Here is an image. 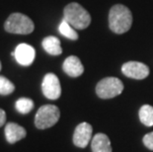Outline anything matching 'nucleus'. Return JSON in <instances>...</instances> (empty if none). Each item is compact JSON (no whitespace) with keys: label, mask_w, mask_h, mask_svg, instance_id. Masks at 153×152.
Wrapping results in <instances>:
<instances>
[{"label":"nucleus","mask_w":153,"mask_h":152,"mask_svg":"<svg viewBox=\"0 0 153 152\" xmlns=\"http://www.w3.org/2000/svg\"><path fill=\"white\" fill-rule=\"evenodd\" d=\"M132 25L131 10L125 5L118 4L111 8L109 13L110 29L116 34H125Z\"/></svg>","instance_id":"obj_1"},{"label":"nucleus","mask_w":153,"mask_h":152,"mask_svg":"<svg viewBox=\"0 0 153 152\" xmlns=\"http://www.w3.org/2000/svg\"><path fill=\"white\" fill-rule=\"evenodd\" d=\"M64 20L76 30H84L91 23L89 12L78 3H70L63 11Z\"/></svg>","instance_id":"obj_2"},{"label":"nucleus","mask_w":153,"mask_h":152,"mask_svg":"<svg viewBox=\"0 0 153 152\" xmlns=\"http://www.w3.org/2000/svg\"><path fill=\"white\" fill-rule=\"evenodd\" d=\"M4 29L11 34L29 35L34 31L35 25L28 16L21 13H13L5 21Z\"/></svg>","instance_id":"obj_3"},{"label":"nucleus","mask_w":153,"mask_h":152,"mask_svg":"<svg viewBox=\"0 0 153 152\" xmlns=\"http://www.w3.org/2000/svg\"><path fill=\"white\" fill-rule=\"evenodd\" d=\"M60 111L54 105H44L38 110L35 117V125L39 129L51 128L58 122Z\"/></svg>","instance_id":"obj_4"},{"label":"nucleus","mask_w":153,"mask_h":152,"mask_svg":"<svg viewBox=\"0 0 153 152\" xmlns=\"http://www.w3.org/2000/svg\"><path fill=\"white\" fill-rule=\"evenodd\" d=\"M123 91V84L117 77H107L96 86V94L101 99H112Z\"/></svg>","instance_id":"obj_5"},{"label":"nucleus","mask_w":153,"mask_h":152,"mask_svg":"<svg viewBox=\"0 0 153 152\" xmlns=\"http://www.w3.org/2000/svg\"><path fill=\"white\" fill-rule=\"evenodd\" d=\"M42 91L50 100H56L61 95V87L58 77L53 73L45 74L42 83Z\"/></svg>","instance_id":"obj_6"},{"label":"nucleus","mask_w":153,"mask_h":152,"mask_svg":"<svg viewBox=\"0 0 153 152\" xmlns=\"http://www.w3.org/2000/svg\"><path fill=\"white\" fill-rule=\"evenodd\" d=\"M122 72L129 78L141 80L149 75V68L144 63L138 61H128L122 66Z\"/></svg>","instance_id":"obj_7"},{"label":"nucleus","mask_w":153,"mask_h":152,"mask_svg":"<svg viewBox=\"0 0 153 152\" xmlns=\"http://www.w3.org/2000/svg\"><path fill=\"white\" fill-rule=\"evenodd\" d=\"M92 125L88 122H81L76 127L73 133V143L75 146L85 148L92 137Z\"/></svg>","instance_id":"obj_8"},{"label":"nucleus","mask_w":153,"mask_h":152,"mask_svg":"<svg viewBox=\"0 0 153 152\" xmlns=\"http://www.w3.org/2000/svg\"><path fill=\"white\" fill-rule=\"evenodd\" d=\"M12 54L15 56L17 62L23 66L31 65L36 59L35 48L28 44H20Z\"/></svg>","instance_id":"obj_9"},{"label":"nucleus","mask_w":153,"mask_h":152,"mask_svg":"<svg viewBox=\"0 0 153 152\" xmlns=\"http://www.w3.org/2000/svg\"><path fill=\"white\" fill-rule=\"evenodd\" d=\"M5 137L9 143H16L17 141L23 139L27 135L26 129L22 125L15 124V122H8L5 125Z\"/></svg>","instance_id":"obj_10"},{"label":"nucleus","mask_w":153,"mask_h":152,"mask_svg":"<svg viewBox=\"0 0 153 152\" xmlns=\"http://www.w3.org/2000/svg\"><path fill=\"white\" fill-rule=\"evenodd\" d=\"M63 71L70 77H79L84 72V66L80 59L75 56H70L64 60Z\"/></svg>","instance_id":"obj_11"},{"label":"nucleus","mask_w":153,"mask_h":152,"mask_svg":"<svg viewBox=\"0 0 153 152\" xmlns=\"http://www.w3.org/2000/svg\"><path fill=\"white\" fill-rule=\"evenodd\" d=\"M93 152H112V145L109 137L104 133H97L91 143Z\"/></svg>","instance_id":"obj_12"},{"label":"nucleus","mask_w":153,"mask_h":152,"mask_svg":"<svg viewBox=\"0 0 153 152\" xmlns=\"http://www.w3.org/2000/svg\"><path fill=\"white\" fill-rule=\"evenodd\" d=\"M44 50L51 56H59L62 53V48L60 47V41L53 36L45 38L42 43Z\"/></svg>","instance_id":"obj_13"},{"label":"nucleus","mask_w":153,"mask_h":152,"mask_svg":"<svg viewBox=\"0 0 153 152\" xmlns=\"http://www.w3.org/2000/svg\"><path fill=\"white\" fill-rule=\"evenodd\" d=\"M139 119L146 127H153V107L143 105L139 110Z\"/></svg>","instance_id":"obj_14"},{"label":"nucleus","mask_w":153,"mask_h":152,"mask_svg":"<svg viewBox=\"0 0 153 152\" xmlns=\"http://www.w3.org/2000/svg\"><path fill=\"white\" fill-rule=\"evenodd\" d=\"M58 30H59V33L61 35L64 36V37L67 39H69V40L76 41L78 39V34L75 31V29H74L71 25L68 24L64 19L60 23L59 27H58Z\"/></svg>","instance_id":"obj_15"},{"label":"nucleus","mask_w":153,"mask_h":152,"mask_svg":"<svg viewBox=\"0 0 153 152\" xmlns=\"http://www.w3.org/2000/svg\"><path fill=\"white\" fill-rule=\"evenodd\" d=\"M16 110L21 113L23 115H26V114H29L32 110L34 109V102L33 100L29 99V98H20L16 102Z\"/></svg>","instance_id":"obj_16"},{"label":"nucleus","mask_w":153,"mask_h":152,"mask_svg":"<svg viewBox=\"0 0 153 152\" xmlns=\"http://www.w3.org/2000/svg\"><path fill=\"white\" fill-rule=\"evenodd\" d=\"M15 86L10 80L4 76H0V95L6 96L14 92Z\"/></svg>","instance_id":"obj_17"},{"label":"nucleus","mask_w":153,"mask_h":152,"mask_svg":"<svg viewBox=\"0 0 153 152\" xmlns=\"http://www.w3.org/2000/svg\"><path fill=\"white\" fill-rule=\"evenodd\" d=\"M143 143H144L146 148L153 151V131L149 132V133L143 136Z\"/></svg>","instance_id":"obj_18"},{"label":"nucleus","mask_w":153,"mask_h":152,"mask_svg":"<svg viewBox=\"0 0 153 152\" xmlns=\"http://www.w3.org/2000/svg\"><path fill=\"white\" fill-rule=\"evenodd\" d=\"M6 122V113L4 110L0 109V128L5 124Z\"/></svg>","instance_id":"obj_19"},{"label":"nucleus","mask_w":153,"mask_h":152,"mask_svg":"<svg viewBox=\"0 0 153 152\" xmlns=\"http://www.w3.org/2000/svg\"><path fill=\"white\" fill-rule=\"evenodd\" d=\"M0 70H1V62H0Z\"/></svg>","instance_id":"obj_20"}]
</instances>
